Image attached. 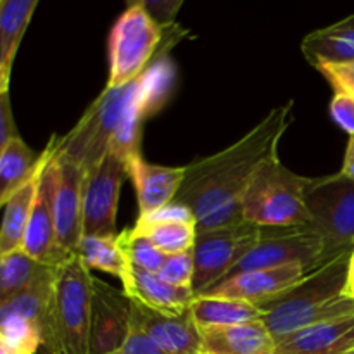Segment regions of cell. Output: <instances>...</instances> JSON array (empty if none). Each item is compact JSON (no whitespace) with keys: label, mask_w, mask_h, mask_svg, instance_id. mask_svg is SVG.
Wrapping results in <instances>:
<instances>
[{"label":"cell","mask_w":354,"mask_h":354,"mask_svg":"<svg viewBox=\"0 0 354 354\" xmlns=\"http://www.w3.org/2000/svg\"><path fill=\"white\" fill-rule=\"evenodd\" d=\"M301 50L315 68L354 61V16L311 31L301 41Z\"/></svg>","instance_id":"23"},{"label":"cell","mask_w":354,"mask_h":354,"mask_svg":"<svg viewBox=\"0 0 354 354\" xmlns=\"http://www.w3.org/2000/svg\"><path fill=\"white\" fill-rule=\"evenodd\" d=\"M48 159V149L45 147L41 152V165L33 176L28 180L26 185L21 187L16 194L9 199L3 207L2 225H0V256L19 252L23 248L24 234H26L28 221H30L31 211H33L35 199H37L38 185H40L41 171Z\"/></svg>","instance_id":"22"},{"label":"cell","mask_w":354,"mask_h":354,"mask_svg":"<svg viewBox=\"0 0 354 354\" xmlns=\"http://www.w3.org/2000/svg\"><path fill=\"white\" fill-rule=\"evenodd\" d=\"M140 78V76H138ZM138 78L120 88H106L64 137H52L57 154L73 159L85 171L95 166L113 145L138 88Z\"/></svg>","instance_id":"5"},{"label":"cell","mask_w":354,"mask_h":354,"mask_svg":"<svg viewBox=\"0 0 354 354\" xmlns=\"http://www.w3.org/2000/svg\"><path fill=\"white\" fill-rule=\"evenodd\" d=\"M38 0H0V66L10 75Z\"/></svg>","instance_id":"26"},{"label":"cell","mask_w":354,"mask_h":354,"mask_svg":"<svg viewBox=\"0 0 354 354\" xmlns=\"http://www.w3.org/2000/svg\"><path fill=\"white\" fill-rule=\"evenodd\" d=\"M48 268L50 266L33 261L23 251L0 256V308L44 275Z\"/></svg>","instance_id":"28"},{"label":"cell","mask_w":354,"mask_h":354,"mask_svg":"<svg viewBox=\"0 0 354 354\" xmlns=\"http://www.w3.org/2000/svg\"><path fill=\"white\" fill-rule=\"evenodd\" d=\"M130 330V299L92 277V327L90 354H114Z\"/></svg>","instance_id":"14"},{"label":"cell","mask_w":354,"mask_h":354,"mask_svg":"<svg viewBox=\"0 0 354 354\" xmlns=\"http://www.w3.org/2000/svg\"><path fill=\"white\" fill-rule=\"evenodd\" d=\"M52 142V138H50ZM54 145V142H52ZM86 171L54 149V220L57 245L73 256L83 237V187Z\"/></svg>","instance_id":"12"},{"label":"cell","mask_w":354,"mask_h":354,"mask_svg":"<svg viewBox=\"0 0 354 354\" xmlns=\"http://www.w3.org/2000/svg\"><path fill=\"white\" fill-rule=\"evenodd\" d=\"M313 270L317 268L308 265H287L280 268L241 273V275L225 279L223 282L216 283L201 296L230 297V299L261 304L289 290Z\"/></svg>","instance_id":"16"},{"label":"cell","mask_w":354,"mask_h":354,"mask_svg":"<svg viewBox=\"0 0 354 354\" xmlns=\"http://www.w3.org/2000/svg\"><path fill=\"white\" fill-rule=\"evenodd\" d=\"M194 270H196L194 268V256L192 251H189L182 252V254L166 256V261L162 263L158 275L159 279L165 280L169 286L178 287V289L192 290Z\"/></svg>","instance_id":"30"},{"label":"cell","mask_w":354,"mask_h":354,"mask_svg":"<svg viewBox=\"0 0 354 354\" xmlns=\"http://www.w3.org/2000/svg\"><path fill=\"white\" fill-rule=\"evenodd\" d=\"M354 349V315L304 328L277 342L275 354H348Z\"/></svg>","instance_id":"21"},{"label":"cell","mask_w":354,"mask_h":354,"mask_svg":"<svg viewBox=\"0 0 354 354\" xmlns=\"http://www.w3.org/2000/svg\"><path fill=\"white\" fill-rule=\"evenodd\" d=\"M190 315L199 328L263 320V310L258 304L218 296L194 297L190 304Z\"/></svg>","instance_id":"24"},{"label":"cell","mask_w":354,"mask_h":354,"mask_svg":"<svg viewBox=\"0 0 354 354\" xmlns=\"http://www.w3.org/2000/svg\"><path fill=\"white\" fill-rule=\"evenodd\" d=\"M292 116V102L272 109L230 147L185 166L175 203L192 211L197 234L242 221V199L259 166L277 154Z\"/></svg>","instance_id":"1"},{"label":"cell","mask_w":354,"mask_h":354,"mask_svg":"<svg viewBox=\"0 0 354 354\" xmlns=\"http://www.w3.org/2000/svg\"><path fill=\"white\" fill-rule=\"evenodd\" d=\"M118 237H120L130 265L151 273H158L161 270L162 263L166 261V254L156 249L147 239L138 235L133 228H127L121 234H118Z\"/></svg>","instance_id":"29"},{"label":"cell","mask_w":354,"mask_h":354,"mask_svg":"<svg viewBox=\"0 0 354 354\" xmlns=\"http://www.w3.org/2000/svg\"><path fill=\"white\" fill-rule=\"evenodd\" d=\"M92 275L75 254L55 268L38 354H90Z\"/></svg>","instance_id":"3"},{"label":"cell","mask_w":354,"mask_h":354,"mask_svg":"<svg viewBox=\"0 0 354 354\" xmlns=\"http://www.w3.org/2000/svg\"><path fill=\"white\" fill-rule=\"evenodd\" d=\"M121 283H123V292L128 299L138 301L161 313H185L190 310V304L196 297L192 290L169 286L165 280L159 279L158 273L145 272L133 265H128Z\"/></svg>","instance_id":"19"},{"label":"cell","mask_w":354,"mask_h":354,"mask_svg":"<svg viewBox=\"0 0 354 354\" xmlns=\"http://www.w3.org/2000/svg\"><path fill=\"white\" fill-rule=\"evenodd\" d=\"M54 279L55 268H48L0 308V339L14 354L40 353Z\"/></svg>","instance_id":"10"},{"label":"cell","mask_w":354,"mask_h":354,"mask_svg":"<svg viewBox=\"0 0 354 354\" xmlns=\"http://www.w3.org/2000/svg\"><path fill=\"white\" fill-rule=\"evenodd\" d=\"M185 176V166L152 165L145 161L140 152L128 159V178L137 190L140 216H149L175 201Z\"/></svg>","instance_id":"18"},{"label":"cell","mask_w":354,"mask_h":354,"mask_svg":"<svg viewBox=\"0 0 354 354\" xmlns=\"http://www.w3.org/2000/svg\"><path fill=\"white\" fill-rule=\"evenodd\" d=\"M118 354H166V353L130 320V330H128L127 339H124V342L121 344Z\"/></svg>","instance_id":"32"},{"label":"cell","mask_w":354,"mask_h":354,"mask_svg":"<svg viewBox=\"0 0 354 354\" xmlns=\"http://www.w3.org/2000/svg\"><path fill=\"white\" fill-rule=\"evenodd\" d=\"M128 178V159L114 149L86 171L83 187V237H116L121 187Z\"/></svg>","instance_id":"11"},{"label":"cell","mask_w":354,"mask_h":354,"mask_svg":"<svg viewBox=\"0 0 354 354\" xmlns=\"http://www.w3.org/2000/svg\"><path fill=\"white\" fill-rule=\"evenodd\" d=\"M324 239L310 227L263 228L261 237L248 256L230 272V277L287 265H308L318 268L330 261ZM223 282V280H221Z\"/></svg>","instance_id":"9"},{"label":"cell","mask_w":354,"mask_h":354,"mask_svg":"<svg viewBox=\"0 0 354 354\" xmlns=\"http://www.w3.org/2000/svg\"><path fill=\"white\" fill-rule=\"evenodd\" d=\"M317 69L330 83L335 93L354 97V61L342 64H324Z\"/></svg>","instance_id":"31"},{"label":"cell","mask_w":354,"mask_h":354,"mask_svg":"<svg viewBox=\"0 0 354 354\" xmlns=\"http://www.w3.org/2000/svg\"><path fill=\"white\" fill-rule=\"evenodd\" d=\"M0 354H14L12 351H10L9 346L2 341V339H0Z\"/></svg>","instance_id":"39"},{"label":"cell","mask_w":354,"mask_h":354,"mask_svg":"<svg viewBox=\"0 0 354 354\" xmlns=\"http://www.w3.org/2000/svg\"><path fill=\"white\" fill-rule=\"evenodd\" d=\"M41 165V152H35L17 135L0 158V209L6 207L10 197L37 173Z\"/></svg>","instance_id":"25"},{"label":"cell","mask_w":354,"mask_h":354,"mask_svg":"<svg viewBox=\"0 0 354 354\" xmlns=\"http://www.w3.org/2000/svg\"><path fill=\"white\" fill-rule=\"evenodd\" d=\"M114 354H118V353H114Z\"/></svg>","instance_id":"41"},{"label":"cell","mask_w":354,"mask_h":354,"mask_svg":"<svg viewBox=\"0 0 354 354\" xmlns=\"http://www.w3.org/2000/svg\"><path fill=\"white\" fill-rule=\"evenodd\" d=\"M203 354H275L277 342L263 320L199 328Z\"/></svg>","instance_id":"20"},{"label":"cell","mask_w":354,"mask_h":354,"mask_svg":"<svg viewBox=\"0 0 354 354\" xmlns=\"http://www.w3.org/2000/svg\"><path fill=\"white\" fill-rule=\"evenodd\" d=\"M162 30L142 0L128 3L118 17L109 35V78L111 88H120L135 82L147 71L162 41Z\"/></svg>","instance_id":"6"},{"label":"cell","mask_w":354,"mask_h":354,"mask_svg":"<svg viewBox=\"0 0 354 354\" xmlns=\"http://www.w3.org/2000/svg\"><path fill=\"white\" fill-rule=\"evenodd\" d=\"M306 182V176L286 168L279 154L272 156L259 166L242 199V220L261 228L308 225L310 216L304 204Z\"/></svg>","instance_id":"4"},{"label":"cell","mask_w":354,"mask_h":354,"mask_svg":"<svg viewBox=\"0 0 354 354\" xmlns=\"http://www.w3.org/2000/svg\"><path fill=\"white\" fill-rule=\"evenodd\" d=\"M17 128L14 123L12 107H10L9 93L0 95V158L14 137H17Z\"/></svg>","instance_id":"35"},{"label":"cell","mask_w":354,"mask_h":354,"mask_svg":"<svg viewBox=\"0 0 354 354\" xmlns=\"http://www.w3.org/2000/svg\"><path fill=\"white\" fill-rule=\"evenodd\" d=\"M149 16L156 21L161 28L171 26L175 16L182 7V0H162V2H152V0H142Z\"/></svg>","instance_id":"34"},{"label":"cell","mask_w":354,"mask_h":354,"mask_svg":"<svg viewBox=\"0 0 354 354\" xmlns=\"http://www.w3.org/2000/svg\"><path fill=\"white\" fill-rule=\"evenodd\" d=\"M349 258L351 251L341 252L289 290L258 304L263 324L275 342L304 328L354 315V299L346 294Z\"/></svg>","instance_id":"2"},{"label":"cell","mask_w":354,"mask_h":354,"mask_svg":"<svg viewBox=\"0 0 354 354\" xmlns=\"http://www.w3.org/2000/svg\"><path fill=\"white\" fill-rule=\"evenodd\" d=\"M263 228L249 221L225 225L201 232L196 237L192 290L201 296L230 275L232 270L251 252L261 237Z\"/></svg>","instance_id":"8"},{"label":"cell","mask_w":354,"mask_h":354,"mask_svg":"<svg viewBox=\"0 0 354 354\" xmlns=\"http://www.w3.org/2000/svg\"><path fill=\"white\" fill-rule=\"evenodd\" d=\"M348 354H354V349H351V351H349Z\"/></svg>","instance_id":"40"},{"label":"cell","mask_w":354,"mask_h":354,"mask_svg":"<svg viewBox=\"0 0 354 354\" xmlns=\"http://www.w3.org/2000/svg\"><path fill=\"white\" fill-rule=\"evenodd\" d=\"M75 256L85 265L86 270H100L111 275L123 279L127 273L128 261L120 237H82L76 245Z\"/></svg>","instance_id":"27"},{"label":"cell","mask_w":354,"mask_h":354,"mask_svg":"<svg viewBox=\"0 0 354 354\" xmlns=\"http://www.w3.org/2000/svg\"><path fill=\"white\" fill-rule=\"evenodd\" d=\"M133 230L166 256L192 251L197 237L192 211L175 201L149 216H138Z\"/></svg>","instance_id":"17"},{"label":"cell","mask_w":354,"mask_h":354,"mask_svg":"<svg viewBox=\"0 0 354 354\" xmlns=\"http://www.w3.org/2000/svg\"><path fill=\"white\" fill-rule=\"evenodd\" d=\"M341 173H344L348 178L354 180V135L349 137L348 147H346V156L344 162H342Z\"/></svg>","instance_id":"36"},{"label":"cell","mask_w":354,"mask_h":354,"mask_svg":"<svg viewBox=\"0 0 354 354\" xmlns=\"http://www.w3.org/2000/svg\"><path fill=\"white\" fill-rule=\"evenodd\" d=\"M332 120L339 124L349 137L354 135V97L335 93L330 102Z\"/></svg>","instance_id":"33"},{"label":"cell","mask_w":354,"mask_h":354,"mask_svg":"<svg viewBox=\"0 0 354 354\" xmlns=\"http://www.w3.org/2000/svg\"><path fill=\"white\" fill-rule=\"evenodd\" d=\"M130 320L166 354H203L201 330L190 310L182 315L161 313L130 299Z\"/></svg>","instance_id":"15"},{"label":"cell","mask_w":354,"mask_h":354,"mask_svg":"<svg viewBox=\"0 0 354 354\" xmlns=\"http://www.w3.org/2000/svg\"><path fill=\"white\" fill-rule=\"evenodd\" d=\"M346 294L354 299V248L349 258V270H348V286H346Z\"/></svg>","instance_id":"37"},{"label":"cell","mask_w":354,"mask_h":354,"mask_svg":"<svg viewBox=\"0 0 354 354\" xmlns=\"http://www.w3.org/2000/svg\"><path fill=\"white\" fill-rule=\"evenodd\" d=\"M9 82H10V75L2 68V66H0V95L9 93Z\"/></svg>","instance_id":"38"},{"label":"cell","mask_w":354,"mask_h":354,"mask_svg":"<svg viewBox=\"0 0 354 354\" xmlns=\"http://www.w3.org/2000/svg\"><path fill=\"white\" fill-rule=\"evenodd\" d=\"M47 149L48 159L41 171L37 199H35L33 211L28 221L21 251L40 265L57 268L71 256H66L57 245L54 220V145L52 142H48Z\"/></svg>","instance_id":"13"},{"label":"cell","mask_w":354,"mask_h":354,"mask_svg":"<svg viewBox=\"0 0 354 354\" xmlns=\"http://www.w3.org/2000/svg\"><path fill=\"white\" fill-rule=\"evenodd\" d=\"M310 227L324 239L330 258L354 248V180L344 173L308 178L304 189Z\"/></svg>","instance_id":"7"}]
</instances>
